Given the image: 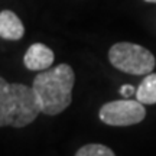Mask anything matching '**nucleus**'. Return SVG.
<instances>
[{"label": "nucleus", "instance_id": "obj_1", "mask_svg": "<svg viewBox=\"0 0 156 156\" xmlns=\"http://www.w3.org/2000/svg\"><path fill=\"white\" fill-rule=\"evenodd\" d=\"M75 74L68 64H59L35 77L34 87L42 107V113L56 116L67 108L73 101V88Z\"/></svg>", "mask_w": 156, "mask_h": 156}, {"label": "nucleus", "instance_id": "obj_2", "mask_svg": "<svg viewBox=\"0 0 156 156\" xmlns=\"http://www.w3.org/2000/svg\"><path fill=\"white\" fill-rule=\"evenodd\" d=\"M42 113L34 87L0 80V126L25 127Z\"/></svg>", "mask_w": 156, "mask_h": 156}, {"label": "nucleus", "instance_id": "obj_3", "mask_svg": "<svg viewBox=\"0 0 156 156\" xmlns=\"http://www.w3.org/2000/svg\"><path fill=\"white\" fill-rule=\"evenodd\" d=\"M108 61L119 71L132 75H147L156 65L155 55L145 46L132 42H117L108 51Z\"/></svg>", "mask_w": 156, "mask_h": 156}, {"label": "nucleus", "instance_id": "obj_4", "mask_svg": "<svg viewBox=\"0 0 156 156\" xmlns=\"http://www.w3.org/2000/svg\"><path fill=\"white\" fill-rule=\"evenodd\" d=\"M98 117L103 123L108 126H132L137 124L146 117L145 104H142L139 100H123L108 101L104 106H101Z\"/></svg>", "mask_w": 156, "mask_h": 156}, {"label": "nucleus", "instance_id": "obj_5", "mask_svg": "<svg viewBox=\"0 0 156 156\" xmlns=\"http://www.w3.org/2000/svg\"><path fill=\"white\" fill-rule=\"evenodd\" d=\"M54 59H55V55L52 49L41 42L30 45L23 56L25 67L30 71H39V73L49 69V67H52L54 64Z\"/></svg>", "mask_w": 156, "mask_h": 156}, {"label": "nucleus", "instance_id": "obj_6", "mask_svg": "<svg viewBox=\"0 0 156 156\" xmlns=\"http://www.w3.org/2000/svg\"><path fill=\"white\" fill-rule=\"evenodd\" d=\"M25 35V26L15 12L2 10L0 13V36L6 41H19Z\"/></svg>", "mask_w": 156, "mask_h": 156}, {"label": "nucleus", "instance_id": "obj_7", "mask_svg": "<svg viewBox=\"0 0 156 156\" xmlns=\"http://www.w3.org/2000/svg\"><path fill=\"white\" fill-rule=\"evenodd\" d=\"M134 95L142 104H156V73L147 74L143 78Z\"/></svg>", "mask_w": 156, "mask_h": 156}, {"label": "nucleus", "instance_id": "obj_8", "mask_svg": "<svg viewBox=\"0 0 156 156\" xmlns=\"http://www.w3.org/2000/svg\"><path fill=\"white\" fill-rule=\"evenodd\" d=\"M75 156H116L114 152L100 143H90L83 147H80Z\"/></svg>", "mask_w": 156, "mask_h": 156}, {"label": "nucleus", "instance_id": "obj_9", "mask_svg": "<svg viewBox=\"0 0 156 156\" xmlns=\"http://www.w3.org/2000/svg\"><path fill=\"white\" fill-rule=\"evenodd\" d=\"M136 90H137V88H134L133 85H130V84H126V85H122L119 91H120V94H122L124 98H129L130 95L136 94Z\"/></svg>", "mask_w": 156, "mask_h": 156}, {"label": "nucleus", "instance_id": "obj_10", "mask_svg": "<svg viewBox=\"0 0 156 156\" xmlns=\"http://www.w3.org/2000/svg\"><path fill=\"white\" fill-rule=\"evenodd\" d=\"M145 2H149V3H156V0H145Z\"/></svg>", "mask_w": 156, "mask_h": 156}]
</instances>
